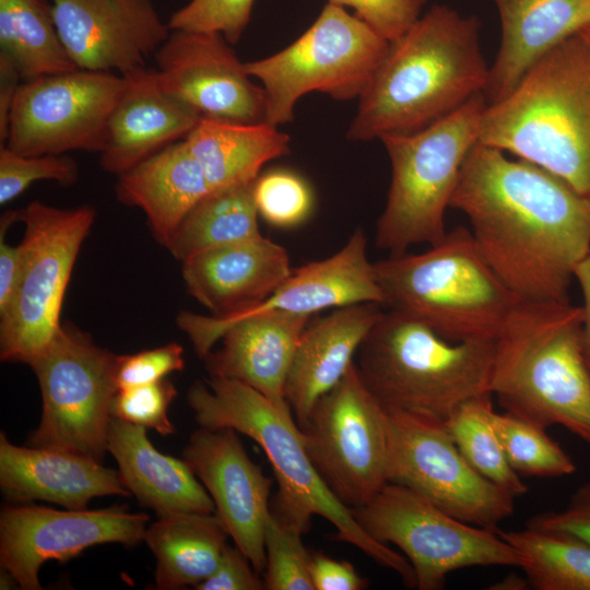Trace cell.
Segmentation results:
<instances>
[{"label": "cell", "instance_id": "37", "mask_svg": "<svg viewBox=\"0 0 590 590\" xmlns=\"http://www.w3.org/2000/svg\"><path fill=\"white\" fill-rule=\"evenodd\" d=\"M259 216L276 227H294L303 223L312 209V194L307 182L286 169L259 175L253 186Z\"/></svg>", "mask_w": 590, "mask_h": 590}, {"label": "cell", "instance_id": "45", "mask_svg": "<svg viewBox=\"0 0 590 590\" xmlns=\"http://www.w3.org/2000/svg\"><path fill=\"white\" fill-rule=\"evenodd\" d=\"M310 576L315 590H363L368 581L346 560L311 552Z\"/></svg>", "mask_w": 590, "mask_h": 590}, {"label": "cell", "instance_id": "46", "mask_svg": "<svg viewBox=\"0 0 590 590\" xmlns=\"http://www.w3.org/2000/svg\"><path fill=\"white\" fill-rule=\"evenodd\" d=\"M19 211H9L1 216L0 231V316L10 307L19 285L22 257L20 245L11 246L5 240L8 227L17 221Z\"/></svg>", "mask_w": 590, "mask_h": 590}, {"label": "cell", "instance_id": "19", "mask_svg": "<svg viewBox=\"0 0 590 590\" xmlns=\"http://www.w3.org/2000/svg\"><path fill=\"white\" fill-rule=\"evenodd\" d=\"M55 23L78 69L120 75L145 67L170 34L152 0H51Z\"/></svg>", "mask_w": 590, "mask_h": 590}, {"label": "cell", "instance_id": "34", "mask_svg": "<svg viewBox=\"0 0 590 590\" xmlns=\"http://www.w3.org/2000/svg\"><path fill=\"white\" fill-rule=\"evenodd\" d=\"M492 393L473 398L458 406L444 423L459 451L485 479L514 497L528 492L511 468L494 426Z\"/></svg>", "mask_w": 590, "mask_h": 590}, {"label": "cell", "instance_id": "44", "mask_svg": "<svg viewBox=\"0 0 590 590\" xmlns=\"http://www.w3.org/2000/svg\"><path fill=\"white\" fill-rule=\"evenodd\" d=\"M527 524L571 534L590 546V482L576 489L564 510L536 515Z\"/></svg>", "mask_w": 590, "mask_h": 590}, {"label": "cell", "instance_id": "24", "mask_svg": "<svg viewBox=\"0 0 590 590\" xmlns=\"http://www.w3.org/2000/svg\"><path fill=\"white\" fill-rule=\"evenodd\" d=\"M0 486L12 500H45L84 509L99 496H130L120 474L92 458L45 447H23L0 434Z\"/></svg>", "mask_w": 590, "mask_h": 590}, {"label": "cell", "instance_id": "5", "mask_svg": "<svg viewBox=\"0 0 590 590\" xmlns=\"http://www.w3.org/2000/svg\"><path fill=\"white\" fill-rule=\"evenodd\" d=\"M581 306L521 300L496 343L492 393L504 411L542 428L560 425L590 444V371Z\"/></svg>", "mask_w": 590, "mask_h": 590}, {"label": "cell", "instance_id": "20", "mask_svg": "<svg viewBox=\"0 0 590 590\" xmlns=\"http://www.w3.org/2000/svg\"><path fill=\"white\" fill-rule=\"evenodd\" d=\"M237 433L200 427L191 434L182 459L210 494L235 545L262 575L272 481L249 458Z\"/></svg>", "mask_w": 590, "mask_h": 590}, {"label": "cell", "instance_id": "47", "mask_svg": "<svg viewBox=\"0 0 590 590\" xmlns=\"http://www.w3.org/2000/svg\"><path fill=\"white\" fill-rule=\"evenodd\" d=\"M21 75L12 61L0 54V143L7 141L11 108L21 85Z\"/></svg>", "mask_w": 590, "mask_h": 590}, {"label": "cell", "instance_id": "2", "mask_svg": "<svg viewBox=\"0 0 590 590\" xmlns=\"http://www.w3.org/2000/svg\"><path fill=\"white\" fill-rule=\"evenodd\" d=\"M488 72L477 16L435 4L390 42L346 138L380 140L421 130L484 93Z\"/></svg>", "mask_w": 590, "mask_h": 590}, {"label": "cell", "instance_id": "50", "mask_svg": "<svg viewBox=\"0 0 590 590\" xmlns=\"http://www.w3.org/2000/svg\"><path fill=\"white\" fill-rule=\"evenodd\" d=\"M19 586L16 579L5 569L2 568L0 575V588L1 589H12L15 586Z\"/></svg>", "mask_w": 590, "mask_h": 590}, {"label": "cell", "instance_id": "27", "mask_svg": "<svg viewBox=\"0 0 590 590\" xmlns=\"http://www.w3.org/2000/svg\"><path fill=\"white\" fill-rule=\"evenodd\" d=\"M107 451L117 461L130 494L158 517L216 512L210 494L186 461L160 452L149 440L146 428L111 416Z\"/></svg>", "mask_w": 590, "mask_h": 590}, {"label": "cell", "instance_id": "42", "mask_svg": "<svg viewBox=\"0 0 590 590\" xmlns=\"http://www.w3.org/2000/svg\"><path fill=\"white\" fill-rule=\"evenodd\" d=\"M330 3L352 8L389 43L406 32L422 15L428 0H329Z\"/></svg>", "mask_w": 590, "mask_h": 590}, {"label": "cell", "instance_id": "6", "mask_svg": "<svg viewBox=\"0 0 590 590\" xmlns=\"http://www.w3.org/2000/svg\"><path fill=\"white\" fill-rule=\"evenodd\" d=\"M357 353L362 380L390 413L445 423L492 393L495 342H450L398 309L381 312Z\"/></svg>", "mask_w": 590, "mask_h": 590}, {"label": "cell", "instance_id": "15", "mask_svg": "<svg viewBox=\"0 0 590 590\" xmlns=\"http://www.w3.org/2000/svg\"><path fill=\"white\" fill-rule=\"evenodd\" d=\"M123 86V75L81 69L23 81L3 145L22 155L99 154Z\"/></svg>", "mask_w": 590, "mask_h": 590}, {"label": "cell", "instance_id": "17", "mask_svg": "<svg viewBox=\"0 0 590 590\" xmlns=\"http://www.w3.org/2000/svg\"><path fill=\"white\" fill-rule=\"evenodd\" d=\"M361 303L382 306L386 297L377 282L375 264L368 259L366 235L356 229L339 251L294 270L252 309L224 318L181 311L176 321L198 357L204 359L227 327L240 318L267 311L311 316L328 308Z\"/></svg>", "mask_w": 590, "mask_h": 590}, {"label": "cell", "instance_id": "16", "mask_svg": "<svg viewBox=\"0 0 590 590\" xmlns=\"http://www.w3.org/2000/svg\"><path fill=\"white\" fill-rule=\"evenodd\" d=\"M149 516L126 506L59 510L5 506L0 512V564L24 590L42 589L38 573L48 560L66 562L90 546L143 540Z\"/></svg>", "mask_w": 590, "mask_h": 590}, {"label": "cell", "instance_id": "9", "mask_svg": "<svg viewBox=\"0 0 590 590\" xmlns=\"http://www.w3.org/2000/svg\"><path fill=\"white\" fill-rule=\"evenodd\" d=\"M389 44L357 15L328 2L291 45L245 62L247 73L262 84L264 122L278 127L292 121L295 104L309 92L326 93L335 101L359 98Z\"/></svg>", "mask_w": 590, "mask_h": 590}, {"label": "cell", "instance_id": "10", "mask_svg": "<svg viewBox=\"0 0 590 590\" xmlns=\"http://www.w3.org/2000/svg\"><path fill=\"white\" fill-rule=\"evenodd\" d=\"M95 210L60 209L32 201L17 213L25 225L19 244L22 266L15 296L0 316V358L28 366L61 327L60 311L80 248Z\"/></svg>", "mask_w": 590, "mask_h": 590}, {"label": "cell", "instance_id": "7", "mask_svg": "<svg viewBox=\"0 0 590 590\" xmlns=\"http://www.w3.org/2000/svg\"><path fill=\"white\" fill-rule=\"evenodd\" d=\"M374 264L386 305L450 342H496L521 302L462 225L424 252L391 255Z\"/></svg>", "mask_w": 590, "mask_h": 590}, {"label": "cell", "instance_id": "12", "mask_svg": "<svg viewBox=\"0 0 590 590\" xmlns=\"http://www.w3.org/2000/svg\"><path fill=\"white\" fill-rule=\"evenodd\" d=\"M118 355L61 324L31 368L43 408L28 444L69 451L102 462L107 451L111 403L118 391Z\"/></svg>", "mask_w": 590, "mask_h": 590}, {"label": "cell", "instance_id": "48", "mask_svg": "<svg viewBox=\"0 0 590 590\" xmlns=\"http://www.w3.org/2000/svg\"><path fill=\"white\" fill-rule=\"evenodd\" d=\"M575 280L582 296L581 350L586 365L590 371V255L576 268Z\"/></svg>", "mask_w": 590, "mask_h": 590}, {"label": "cell", "instance_id": "25", "mask_svg": "<svg viewBox=\"0 0 590 590\" xmlns=\"http://www.w3.org/2000/svg\"><path fill=\"white\" fill-rule=\"evenodd\" d=\"M381 305L340 307L305 328L285 384V399L298 427L316 402L345 376L362 342L380 317Z\"/></svg>", "mask_w": 590, "mask_h": 590}, {"label": "cell", "instance_id": "13", "mask_svg": "<svg viewBox=\"0 0 590 590\" xmlns=\"http://www.w3.org/2000/svg\"><path fill=\"white\" fill-rule=\"evenodd\" d=\"M299 429L318 473L350 509L388 483L389 413L362 380L355 362Z\"/></svg>", "mask_w": 590, "mask_h": 590}, {"label": "cell", "instance_id": "31", "mask_svg": "<svg viewBox=\"0 0 590 590\" xmlns=\"http://www.w3.org/2000/svg\"><path fill=\"white\" fill-rule=\"evenodd\" d=\"M255 180L209 192L181 221L166 245L181 263L223 246L261 235L253 197Z\"/></svg>", "mask_w": 590, "mask_h": 590}, {"label": "cell", "instance_id": "30", "mask_svg": "<svg viewBox=\"0 0 590 590\" xmlns=\"http://www.w3.org/2000/svg\"><path fill=\"white\" fill-rule=\"evenodd\" d=\"M229 532L216 512H176L149 524L143 541L156 558L157 589L193 588L215 570Z\"/></svg>", "mask_w": 590, "mask_h": 590}, {"label": "cell", "instance_id": "36", "mask_svg": "<svg viewBox=\"0 0 590 590\" xmlns=\"http://www.w3.org/2000/svg\"><path fill=\"white\" fill-rule=\"evenodd\" d=\"M304 532L271 510L264 528L268 590H315L310 576V554L302 540Z\"/></svg>", "mask_w": 590, "mask_h": 590}, {"label": "cell", "instance_id": "40", "mask_svg": "<svg viewBox=\"0 0 590 590\" xmlns=\"http://www.w3.org/2000/svg\"><path fill=\"white\" fill-rule=\"evenodd\" d=\"M176 396L174 384L166 378L119 389L111 403V416L169 436L175 433V426L168 417V408Z\"/></svg>", "mask_w": 590, "mask_h": 590}, {"label": "cell", "instance_id": "43", "mask_svg": "<svg viewBox=\"0 0 590 590\" xmlns=\"http://www.w3.org/2000/svg\"><path fill=\"white\" fill-rule=\"evenodd\" d=\"M197 590H263V577L239 547L226 545L215 570Z\"/></svg>", "mask_w": 590, "mask_h": 590}, {"label": "cell", "instance_id": "28", "mask_svg": "<svg viewBox=\"0 0 590 590\" xmlns=\"http://www.w3.org/2000/svg\"><path fill=\"white\" fill-rule=\"evenodd\" d=\"M118 201L140 209L155 240L166 247L189 211L209 192L200 163L184 140L118 176Z\"/></svg>", "mask_w": 590, "mask_h": 590}, {"label": "cell", "instance_id": "41", "mask_svg": "<svg viewBox=\"0 0 590 590\" xmlns=\"http://www.w3.org/2000/svg\"><path fill=\"white\" fill-rule=\"evenodd\" d=\"M184 366V347L175 342L134 354L118 355V390L160 381L170 373L182 370Z\"/></svg>", "mask_w": 590, "mask_h": 590}, {"label": "cell", "instance_id": "23", "mask_svg": "<svg viewBox=\"0 0 590 590\" xmlns=\"http://www.w3.org/2000/svg\"><path fill=\"white\" fill-rule=\"evenodd\" d=\"M310 317L267 311L232 322L220 339L222 346L204 358L210 377L239 381L292 412L285 384Z\"/></svg>", "mask_w": 590, "mask_h": 590}, {"label": "cell", "instance_id": "39", "mask_svg": "<svg viewBox=\"0 0 590 590\" xmlns=\"http://www.w3.org/2000/svg\"><path fill=\"white\" fill-rule=\"evenodd\" d=\"M255 0H190L175 11L170 31L219 33L229 44L237 43L246 30Z\"/></svg>", "mask_w": 590, "mask_h": 590}, {"label": "cell", "instance_id": "33", "mask_svg": "<svg viewBox=\"0 0 590 590\" xmlns=\"http://www.w3.org/2000/svg\"><path fill=\"white\" fill-rule=\"evenodd\" d=\"M520 557L529 585L536 590H590V546L556 530L526 526L497 530Z\"/></svg>", "mask_w": 590, "mask_h": 590}, {"label": "cell", "instance_id": "21", "mask_svg": "<svg viewBox=\"0 0 590 590\" xmlns=\"http://www.w3.org/2000/svg\"><path fill=\"white\" fill-rule=\"evenodd\" d=\"M123 76L99 153L102 168L117 176L184 140L201 118L162 87L155 69L143 67Z\"/></svg>", "mask_w": 590, "mask_h": 590}, {"label": "cell", "instance_id": "51", "mask_svg": "<svg viewBox=\"0 0 590 590\" xmlns=\"http://www.w3.org/2000/svg\"><path fill=\"white\" fill-rule=\"evenodd\" d=\"M579 36L583 39L590 49V24L586 25L578 32Z\"/></svg>", "mask_w": 590, "mask_h": 590}, {"label": "cell", "instance_id": "22", "mask_svg": "<svg viewBox=\"0 0 590 590\" xmlns=\"http://www.w3.org/2000/svg\"><path fill=\"white\" fill-rule=\"evenodd\" d=\"M292 272L286 249L262 235L201 252L181 270L187 292L217 318L252 309Z\"/></svg>", "mask_w": 590, "mask_h": 590}, {"label": "cell", "instance_id": "1", "mask_svg": "<svg viewBox=\"0 0 590 590\" xmlns=\"http://www.w3.org/2000/svg\"><path fill=\"white\" fill-rule=\"evenodd\" d=\"M481 253L526 302H568L590 255V202L546 169L477 142L450 201Z\"/></svg>", "mask_w": 590, "mask_h": 590}, {"label": "cell", "instance_id": "8", "mask_svg": "<svg viewBox=\"0 0 590 590\" xmlns=\"http://www.w3.org/2000/svg\"><path fill=\"white\" fill-rule=\"evenodd\" d=\"M486 105L484 93H479L421 130L380 139L390 160L391 180L377 221L378 248L398 255L444 238L446 212L462 165L479 142Z\"/></svg>", "mask_w": 590, "mask_h": 590}, {"label": "cell", "instance_id": "26", "mask_svg": "<svg viewBox=\"0 0 590 590\" xmlns=\"http://www.w3.org/2000/svg\"><path fill=\"white\" fill-rule=\"evenodd\" d=\"M502 37L484 91L505 97L527 71L563 40L590 24V0H493Z\"/></svg>", "mask_w": 590, "mask_h": 590}, {"label": "cell", "instance_id": "14", "mask_svg": "<svg viewBox=\"0 0 590 590\" xmlns=\"http://www.w3.org/2000/svg\"><path fill=\"white\" fill-rule=\"evenodd\" d=\"M388 413V482L414 491L467 523L497 531L512 515L516 497L465 460L444 423Z\"/></svg>", "mask_w": 590, "mask_h": 590}, {"label": "cell", "instance_id": "29", "mask_svg": "<svg viewBox=\"0 0 590 590\" xmlns=\"http://www.w3.org/2000/svg\"><path fill=\"white\" fill-rule=\"evenodd\" d=\"M184 141L211 191L251 182L266 163L290 152V137L267 122L201 117Z\"/></svg>", "mask_w": 590, "mask_h": 590}, {"label": "cell", "instance_id": "32", "mask_svg": "<svg viewBox=\"0 0 590 590\" xmlns=\"http://www.w3.org/2000/svg\"><path fill=\"white\" fill-rule=\"evenodd\" d=\"M0 54L12 61L23 81L78 70L47 0H0Z\"/></svg>", "mask_w": 590, "mask_h": 590}, {"label": "cell", "instance_id": "38", "mask_svg": "<svg viewBox=\"0 0 590 590\" xmlns=\"http://www.w3.org/2000/svg\"><path fill=\"white\" fill-rule=\"evenodd\" d=\"M79 178L76 162L66 155H22L7 145H0V203L7 204L30 185L52 180L71 186Z\"/></svg>", "mask_w": 590, "mask_h": 590}, {"label": "cell", "instance_id": "18", "mask_svg": "<svg viewBox=\"0 0 590 590\" xmlns=\"http://www.w3.org/2000/svg\"><path fill=\"white\" fill-rule=\"evenodd\" d=\"M162 87L201 117L264 122L266 97L219 33L170 31L154 55Z\"/></svg>", "mask_w": 590, "mask_h": 590}, {"label": "cell", "instance_id": "35", "mask_svg": "<svg viewBox=\"0 0 590 590\" xmlns=\"http://www.w3.org/2000/svg\"><path fill=\"white\" fill-rule=\"evenodd\" d=\"M494 426L511 468L520 476L557 477L573 474V459L542 428L504 411L494 413Z\"/></svg>", "mask_w": 590, "mask_h": 590}, {"label": "cell", "instance_id": "3", "mask_svg": "<svg viewBox=\"0 0 590 590\" xmlns=\"http://www.w3.org/2000/svg\"><path fill=\"white\" fill-rule=\"evenodd\" d=\"M479 142L546 169L590 202V49L578 33L487 103Z\"/></svg>", "mask_w": 590, "mask_h": 590}, {"label": "cell", "instance_id": "11", "mask_svg": "<svg viewBox=\"0 0 590 590\" xmlns=\"http://www.w3.org/2000/svg\"><path fill=\"white\" fill-rule=\"evenodd\" d=\"M351 510L367 534L403 553L420 590L444 588L447 576L459 569L520 567L519 555L497 531L455 518L403 485L388 482Z\"/></svg>", "mask_w": 590, "mask_h": 590}, {"label": "cell", "instance_id": "4", "mask_svg": "<svg viewBox=\"0 0 590 590\" xmlns=\"http://www.w3.org/2000/svg\"><path fill=\"white\" fill-rule=\"evenodd\" d=\"M187 402L200 427L233 428L261 447L279 486L272 511L304 533L312 516L323 517L334 527L337 540L359 548L391 569L405 586H415L414 571L406 557L367 534L352 510L322 480L306 451L292 412L279 409L239 381L215 377L192 385Z\"/></svg>", "mask_w": 590, "mask_h": 590}, {"label": "cell", "instance_id": "49", "mask_svg": "<svg viewBox=\"0 0 590 590\" xmlns=\"http://www.w3.org/2000/svg\"><path fill=\"white\" fill-rule=\"evenodd\" d=\"M529 581L527 577L522 578L519 575L510 574L502 579L499 582H496L489 589L495 590H523L527 589Z\"/></svg>", "mask_w": 590, "mask_h": 590}]
</instances>
